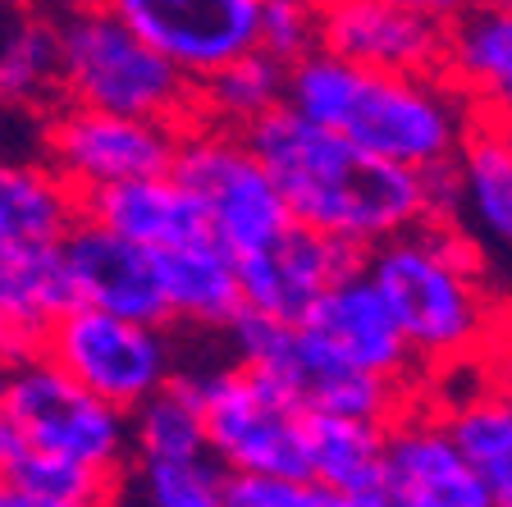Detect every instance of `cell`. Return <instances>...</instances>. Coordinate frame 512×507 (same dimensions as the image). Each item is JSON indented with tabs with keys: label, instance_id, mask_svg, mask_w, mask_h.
<instances>
[{
	"label": "cell",
	"instance_id": "obj_1",
	"mask_svg": "<svg viewBox=\"0 0 512 507\" xmlns=\"http://www.w3.org/2000/svg\"><path fill=\"white\" fill-rule=\"evenodd\" d=\"M247 142L270 169L293 224H307L352 252H371L384 238L439 215L453 220V174H421L380 160L302 119L293 106L256 119Z\"/></svg>",
	"mask_w": 512,
	"mask_h": 507
},
{
	"label": "cell",
	"instance_id": "obj_2",
	"mask_svg": "<svg viewBox=\"0 0 512 507\" xmlns=\"http://www.w3.org/2000/svg\"><path fill=\"white\" fill-rule=\"evenodd\" d=\"M362 270L394 311L426 389L476 370L512 316L490 284L485 247L448 215L375 243Z\"/></svg>",
	"mask_w": 512,
	"mask_h": 507
},
{
	"label": "cell",
	"instance_id": "obj_3",
	"mask_svg": "<svg viewBox=\"0 0 512 507\" xmlns=\"http://www.w3.org/2000/svg\"><path fill=\"white\" fill-rule=\"evenodd\" d=\"M284 106L352 147L421 174H448L480 119L448 74L362 69L330 51L288 64Z\"/></svg>",
	"mask_w": 512,
	"mask_h": 507
},
{
	"label": "cell",
	"instance_id": "obj_4",
	"mask_svg": "<svg viewBox=\"0 0 512 507\" xmlns=\"http://www.w3.org/2000/svg\"><path fill=\"white\" fill-rule=\"evenodd\" d=\"M51 10L64 106L165 119L179 128L197 119V87L151 51L106 0H60Z\"/></svg>",
	"mask_w": 512,
	"mask_h": 507
},
{
	"label": "cell",
	"instance_id": "obj_5",
	"mask_svg": "<svg viewBox=\"0 0 512 507\" xmlns=\"http://www.w3.org/2000/svg\"><path fill=\"white\" fill-rule=\"evenodd\" d=\"M206 421V448L229 476H307V412L238 357L183 366Z\"/></svg>",
	"mask_w": 512,
	"mask_h": 507
},
{
	"label": "cell",
	"instance_id": "obj_6",
	"mask_svg": "<svg viewBox=\"0 0 512 507\" xmlns=\"http://www.w3.org/2000/svg\"><path fill=\"white\" fill-rule=\"evenodd\" d=\"M224 343H229V357L275 380L307 416H362V421L389 425L416 393H426L339 361L302 320H270L243 311L224 329Z\"/></svg>",
	"mask_w": 512,
	"mask_h": 507
},
{
	"label": "cell",
	"instance_id": "obj_7",
	"mask_svg": "<svg viewBox=\"0 0 512 507\" xmlns=\"http://www.w3.org/2000/svg\"><path fill=\"white\" fill-rule=\"evenodd\" d=\"M42 357H51L69 380H78L83 389L124 412L142 407L151 393L183 375V348L174 325L115 316L87 302H74L55 320Z\"/></svg>",
	"mask_w": 512,
	"mask_h": 507
},
{
	"label": "cell",
	"instance_id": "obj_8",
	"mask_svg": "<svg viewBox=\"0 0 512 507\" xmlns=\"http://www.w3.org/2000/svg\"><path fill=\"white\" fill-rule=\"evenodd\" d=\"M0 393L19 425L28 453L64 457L106 476H124L133 462L128 448V412L96 398L78 380H69L51 357H28L0 370Z\"/></svg>",
	"mask_w": 512,
	"mask_h": 507
},
{
	"label": "cell",
	"instance_id": "obj_9",
	"mask_svg": "<svg viewBox=\"0 0 512 507\" xmlns=\"http://www.w3.org/2000/svg\"><path fill=\"white\" fill-rule=\"evenodd\" d=\"M174 174L197 197L206 224H211V238L224 252L243 256L293 224L270 169L261 165L247 133L238 128L192 119L179 138Z\"/></svg>",
	"mask_w": 512,
	"mask_h": 507
},
{
	"label": "cell",
	"instance_id": "obj_10",
	"mask_svg": "<svg viewBox=\"0 0 512 507\" xmlns=\"http://www.w3.org/2000/svg\"><path fill=\"white\" fill-rule=\"evenodd\" d=\"M179 138L183 128L165 119L110 115V110L64 106V101H55L37 124V151L83 201L115 183L174 169Z\"/></svg>",
	"mask_w": 512,
	"mask_h": 507
},
{
	"label": "cell",
	"instance_id": "obj_11",
	"mask_svg": "<svg viewBox=\"0 0 512 507\" xmlns=\"http://www.w3.org/2000/svg\"><path fill=\"white\" fill-rule=\"evenodd\" d=\"M106 5L192 87L261 42V0H106Z\"/></svg>",
	"mask_w": 512,
	"mask_h": 507
},
{
	"label": "cell",
	"instance_id": "obj_12",
	"mask_svg": "<svg viewBox=\"0 0 512 507\" xmlns=\"http://www.w3.org/2000/svg\"><path fill=\"white\" fill-rule=\"evenodd\" d=\"M384 494L394 507H490L476 466L453 439L430 389L384 425Z\"/></svg>",
	"mask_w": 512,
	"mask_h": 507
},
{
	"label": "cell",
	"instance_id": "obj_13",
	"mask_svg": "<svg viewBox=\"0 0 512 507\" xmlns=\"http://www.w3.org/2000/svg\"><path fill=\"white\" fill-rule=\"evenodd\" d=\"M302 325L348 366L380 375L389 384H403V389H426L403 329H398L389 302L380 297V288L371 284V275L362 270V261L320 293V302L307 311Z\"/></svg>",
	"mask_w": 512,
	"mask_h": 507
},
{
	"label": "cell",
	"instance_id": "obj_14",
	"mask_svg": "<svg viewBox=\"0 0 512 507\" xmlns=\"http://www.w3.org/2000/svg\"><path fill=\"white\" fill-rule=\"evenodd\" d=\"M238 288H243V311L270 320H307V311L320 302V293L339 275H348L362 261V252L334 243L307 224H288L270 243L234 256Z\"/></svg>",
	"mask_w": 512,
	"mask_h": 507
},
{
	"label": "cell",
	"instance_id": "obj_15",
	"mask_svg": "<svg viewBox=\"0 0 512 507\" xmlns=\"http://www.w3.org/2000/svg\"><path fill=\"white\" fill-rule=\"evenodd\" d=\"M362 69L444 74L448 23L398 10L384 0H320V46Z\"/></svg>",
	"mask_w": 512,
	"mask_h": 507
},
{
	"label": "cell",
	"instance_id": "obj_16",
	"mask_svg": "<svg viewBox=\"0 0 512 507\" xmlns=\"http://www.w3.org/2000/svg\"><path fill=\"white\" fill-rule=\"evenodd\" d=\"M60 256H64L69 288H74V302L115 311V316L151 320V325H170L160 275H156V256L147 247L128 243V238L110 233L106 224L83 215L69 229V238L60 243Z\"/></svg>",
	"mask_w": 512,
	"mask_h": 507
},
{
	"label": "cell",
	"instance_id": "obj_17",
	"mask_svg": "<svg viewBox=\"0 0 512 507\" xmlns=\"http://www.w3.org/2000/svg\"><path fill=\"white\" fill-rule=\"evenodd\" d=\"M74 307L60 247H0V370L42 357L51 325Z\"/></svg>",
	"mask_w": 512,
	"mask_h": 507
},
{
	"label": "cell",
	"instance_id": "obj_18",
	"mask_svg": "<svg viewBox=\"0 0 512 507\" xmlns=\"http://www.w3.org/2000/svg\"><path fill=\"white\" fill-rule=\"evenodd\" d=\"M83 215L106 224L110 233H119L128 243L147 247V252H174V247L211 238V224H206L202 206L179 183L174 169L92 192L83 201Z\"/></svg>",
	"mask_w": 512,
	"mask_h": 507
},
{
	"label": "cell",
	"instance_id": "obj_19",
	"mask_svg": "<svg viewBox=\"0 0 512 507\" xmlns=\"http://www.w3.org/2000/svg\"><path fill=\"white\" fill-rule=\"evenodd\" d=\"M55 101H60L55 10L0 0V115L42 124Z\"/></svg>",
	"mask_w": 512,
	"mask_h": 507
},
{
	"label": "cell",
	"instance_id": "obj_20",
	"mask_svg": "<svg viewBox=\"0 0 512 507\" xmlns=\"http://www.w3.org/2000/svg\"><path fill=\"white\" fill-rule=\"evenodd\" d=\"M156 256L160 293L174 329H197V334H224L243 316V288H238V261L224 252L215 238L174 247Z\"/></svg>",
	"mask_w": 512,
	"mask_h": 507
},
{
	"label": "cell",
	"instance_id": "obj_21",
	"mask_svg": "<svg viewBox=\"0 0 512 507\" xmlns=\"http://www.w3.org/2000/svg\"><path fill=\"white\" fill-rule=\"evenodd\" d=\"M448 174H453V220L485 252L512 256V147L494 119H476Z\"/></svg>",
	"mask_w": 512,
	"mask_h": 507
},
{
	"label": "cell",
	"instance_id": "obj_22",
	"mask_svg": "<svg viewBox=\"0 0 512 507\" xmlns=\"http://www.w3.org/2000/svg\"><path fill=\"white\" fill-rule=\"evenodd\" d=\"M444 74L453 78L480 119L512 115V10L471 5L448 23Z\"/></svg>",
	"mask_w": 512,
	"mask_h": 507
},
{
	"label": "cell",
	"instance_id": "obj_23",
	"mask_svg": "<svg viewBox=\"0 0 512 507\" xmlns=\"http://www.w3.org/2000/svg\"><path fill=\"white\" fill-rule=\"evenodd\" d=\"M83 220V197L46 156L0 151V247H60Z\"/></svg>",
	"mask_w": 512,
	"mask_h": 507
},
{
	"label": "cell",
	"instance_id": "obj_24",
	"mask_svg": "<svg viewBox=\"0 0 512 507\" xmlns=\"http://www.w3.org/2000/svg\"><path fill=\"white\" fill-rule=\"evenodd\" d=\"M439 402L448 430L471 457L480 485L490 494V507H512V402L476 370V384L467 393L430 389Z\"/></svg>",
	"mask_w": 512,
	"mask_h": 507
},
{
	"label": "cell",
	"instance_id": "obj_25",
	"mask_svg": "<svg viewBox=\"0 0 512 507\" xmlns=\"http://www.w3.org/2000/svg\"><path fill=\"white\" fill-rule=\"evenodd\" d=\"M307 476L334 494L384 489V425L362 416H307Z\"/></svg>",
	"mask_w": 512,
	"mask_h": 507
},
{
	"label": "cell",
	"instance_id": "obj_26",
	"mask_svg": "<svg viewBox=\"0 0 512 507\" xmlns=\"http://www.w3.org/2000/svg\"><path fill=\"white\" fill-rule=\"evenodd\" d=\"M288 101V64L275 60L270 51H243L238 60H229L224 69H215L211 78L197 83V119L220 128H247L256 119H266L270 110H279Z\"/></svg>",
	"mask_w": 512,
	"mask_h": 507
},
{
	"label": "cell",
	"instance_id": "obj_27",
	"mask_svg": "<svg viewBox=\"0 0 512 507\" xmlns=\"http://www.w3.org/2000/svg\"><path fill=\"white\" fill-rule=\"evenodd\" d=\"M128 448H133V462H179V457L211 453L202 407L183 375L128 412Z\"/></svg>",
	"mask_w": 512,
	"mask_h": 507
},
{
	"label": "cell",
	"instance_id": "obj_28",
	"mask_svg": "<svg viewBox=\"0 0 512 507\" xmlns=\"http://www.w3.org/2000/svg\"><path fill=\"white\" fill-rule=\"evenodd\" d=\"M224 471L211 453L179 462H128L119 507H224Z\"/></svg>",
	"mask_w": 512,
	"mask_h": 507
},
{
	"label": "cell",
	"instance_id": "obj_29",
	"mask_svg": "<svg viewBox=\"0 0 512 507\" xmlns=\"http://www.w3.org/2000/svg\"><path fill=\"white\" fill-rule=\"evenodd\" d=\"M261 51L293 64L320 46V0H261Z\"/></svg>",
	"mask_w": 512,
	"mask_h": 507
},
{
	"label": "cell",
	"instance_id": "obj_30",
	"mask_svg": "<svg viewBox=\"0 0 512 507\" xmlns=\"http://www.w3.org/2000/svg\"><path fill=\"white\" fill-rule=\"evenodd\" d=\"M224 507H334V489L311 476H229Z\"/></svg>",
	"mask_w": 512,
	"mask_h": 507
},
{
	"label": "cell",
	"instance_id": "obj_31",
	"mask_svg": "<svg viewBox=\"0 0 512 507\" xmlns=\"http://www.w3.org/2000/svg\"><path fill=\"white\" fill-rule=\"evenodd\" d=\"M0 507H115V503H69V498H51L42 489H32L28 480L0 471Z\"/></svg>",
	"mask_w": 512,
	"mask_h": 507
},
{
	"label": "cell",
	"instance_id": "obj_32",
	"mask_svg": "<svg viewBox=\"0 0 512 507\" xmlns=\"http://www.w3.org/2000/svg\"><path fill=\"white\" fill-rule=\"evenodd\" d=\"M480 375L512 402V316H508V325H503V334L494 338V348L485 352V361H480Z\"/></svg>",
	"mask_w": 512,
	"mask_h": 507
},
{
	"label": "cell",
	"instance_id": "obj_33",
	"mask_svg": "<svg viewBox=\"0 0 512 507\" xmlns=\"http://www.w3.org/2000/svg\"><path fill=\"white\" fill-rule=\"evenodd\" d=\"M384 5H398V10H412V14H426L435 23H453L476 5V0H384Z\"/></svg>",
	"mask_w": 512,
	"mask_h": 507
},
{
	"label": "cell",
	"instance_id": "obj_34",
	"mask_svg": "<svg viewBox=\"0 0 512 507\" xmlns=\"http://www.w3.org/2000/svg\"><path fill=\"white\" fill-rule=\"evenodd\" d=\"M23 453H28V444H23L19 425H14L10 407H5V393H0V471H14Z\"/></svg>",
	"mask_w": 512,
	"mask_h": 507
},
{
	"label": "cell",
	"instance_id": "obj_35",
	"mask_svg": "<svg viewBox=\"0 0 512 507\" xmlns=\"http://www.w3.org/2000/svg\"><path fill=\"white\" fill-rule=\"evenodd\" d=\"M334 507H394V498L384 489H371V494H334Z\"/></svg>",
	"mask_w": 512,
	"mask_h": 507
},
{
	"label": "cell",
	"instance_id": "obj_36",
	"mask_svg": "<svg viewBox=\"0 0 512 507\" xmlns=\"http://www.w3.org/2000/svg\"><path fill=\"white\" fill-rule=\"evenodd\" d=\"M494 124H499V133H503V142H508V147H512V115H508V119H494Z\"/></svg>",
	"mask_w": 512,
	"mask_h": 507
},
{
	"label": "cell",
	"instance_id": "obj_37",
	"mask_svg": "<svg viewBox=\"0 0 512 507\" xmlns=\"http://www.w3.org/2000/svg\"><path fill=\"white\" fill-rule=\"evenodd\" d=\"M476 5H499V10H512V0H476Z\"/></svg>",
	"mask_w": 512,
	"mask_h": 507
},
{
	"label": "cell",
	"instance_id": "obj_38",
	"mask_svg": "<svg viewBox=\"0 0 512 507\" xmlns=\"http://www.w3.org/2000/svg\"><path fill=\"white\" fill-rule=\"evenodd\" d=\"M14 5H60V0H14Z\"/></svg>",
	"mask_w": 512,
	"mask_h": 507
}]
</instances>
